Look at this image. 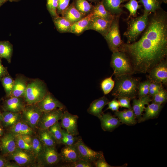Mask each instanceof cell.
<instances>
[{"label":"cell","mask_w":167,"mask_h":167,"mask_svg":"<svg viewBox=\"0 0 167 167\" xmlns=\"http://www.w3.org/2000/svg\"><path fill=\"white\" fill-rule=\"evenodd\" d=\"M77 148L79 160H84L93 164L100 157L104 156L101 151H96L87 146L79 137L75 144Z\"/></svg>","instance_id":"30bf717a"},{"label":"cell","mask_w":167,"mask_h":167,"mask_svg":"<svg viewBox=\"0 0 167 167\" xmlns=\"http://www.w3.org/2000/svg\"><path fill=\"white\" fill-rule=\"evenodd\" d=\"M53 19V22L57 30L60 33L70 32L73 24L67 19L59 15Z\"/></svg>","instance_id":"d6a6232c"},{"label":"cell","mask_w":167,"mask_h":167,"mask_svg":"<svg viewBox=\"0 0 167 167\" xmlns=\"http://www.w3.org/2000/svg\"><path fill=\"white\" fill-rule=\"evenodd\" d=\"M79 137L77 138L72 139H67L62 138L61 141V144H62L65 146H71L75 144L77 142Z\"/></svg>","instance_id":"f907efd6"},{"label":"cell","mask_w":167,"mask_h":167,"mask_svg":"<svg viewBox=\"0 0 167 167\" xmlns=\"http://www.w3.org/2000/svg\"><path fill=\"white\" fill-rule=\"evenodd\" d=\"M2 113L3 119L0 124L4 128H8L21 120V112L15 113L4 111Z\"/></svg>","instance_id":"484cf974"},{"label":"cell","mask_w":167,"mask_h":167,"mask_svg":"<svg viewBox=\"0 0 167 167\" xmlns=\"http://www.w3.org/2000/svg\"><path fill=\"white\" fill-rule=\"evenodd\" d=\"M90 1H92V2H95L97 0H88Z\"/></svg>","instance_id":"be15d7a7"},{"label":"cell","mask_w":167,"mask_h":167,"mask_svg":"<svg viewBox=\"0 0 167 167\" xmlns=\"http://www.w3.org/2000/svg\"><path fill=\"white\" fill-rule=\"evenodd\" d=\"M36 104L43 112H48L57 109L63 110L65 108L62 103L49 92Z\"/></svg>","instance_id":"5bb4252c"},{"label":"cell","mask_w":167,"mask_h":167,"mask_svg":"<svg viewBox=\"0 0 167 167\" xmlns=\"http://www.w3.org/2000/svg\"><path fill=\"white\" fill-rule=\"evenodd\" d=\"M101 126L105 131H112L121 124L118 118L113 116L110 113H103L100 117Z\"/></svg>","instance_id":"d6986e66"},{"label":"cell","mask_w":167,"mask_h":167,"mask_svg":"<svg viewBox=\"0 0 167 167\" xmlns=\"http://www.w3.org/2000/svg\"><path fill=\"white\" fill-rule=\"evenodd\" d=\"M26 79L18 77L14 80L13 85L11 96L24 98L27 84Z\"/></svg>","instance_id":"cb8c5ba5"},{"label":"cell","mask_w":167,"mask_h":167,"mask_svg":"<svg viewBox=\"0 0 167 167\" xmlns=\"http://www.w3.org/2000/svg\"><path fill=\"white\" fill-rule=\"evenodd\" d=\"M24 102L23 97L10 96L4 101L2 107L4 111L20 113L25 106Z\"/></svg>","instance_id":"9a60e30c"},{"label":"cell","mask_w":167,"mask_h":167,"mask_svg":"<svg viewBox=\"0 0 167 167\" xmlns=\"http://www.w3.org/2000/svg\"><path fill=\"white\" fill-rule=\"evenodd\" d=\"M137 41L123 43L120 51L129 57L135 72L146 73L167 55V17L161 9L154 13Z\"/></svg>","instance_id":"6da1fadb"},{"label":"cell","mask_w":167,"mask_h":167,"mask_svg":"<svg viewBox=\"0 0 167 167\" xmlns=\"http://www.w3.org/2000/svg\"><path fill=\"white\" fill-rule=\"evenodd\" d=\"M114 114L122 123L131 126L134 125L137 123L132 109L115 111Z\"/></svg>","instance_id":"d4e9b609"},{"label":"cell","mask_w":167,"mask_h":167,"mask_svg":"<svg viewBox=\"0 0 167 167\" xmlns=\"http://www.w3.org/2000/svg\"><path fill=\"white\" fill-rule=\"evenodd\" d=\"M2 85L6 93V97L11 96L13 85L14 80L8 74L3 76L1 80Z\"/></svg>","instance_id":"8d00e7d4"},{"label":"cell","mask_w":167,"mask_h":167,"mask_svg":"<svg viewBox=\"0 0 167 167\" xmlns=\"http://www.w3.org/2000/svg\"><path fill=\"white\" fill-rule=\"evenodd\" d=\"M109 101V100L105 96L95 100L91 104L88 109V112L99 118L104 113L103 109Z\"/></svg>","instance_id":"44dd1931"},{"label":"cell","mask_w":167,"mask_h":167,"mask_svg":"<svg viewBox=\"0 0 167 167\" xmlns=\"http://www.w3.org/2000/svg\"><path fill=\"white\" fill-rule=\"evenodd\" d=\"M6 1H9L10 2H19L21 0H6Z\"/></svg>","instance_id":"94428289"},{"label":"cell","mask_w":167,"mask_h":167,"mask_svg":"<svg viewBox=\"0 0 167 167\" xmlns=\"http://www.w3.org/2000/svg\"><path fill=\"white\" fill-rule=\"evenodd\" d=\"M152 97V102L158 104L162 105L167 101V91L162 87L160 89L158 92Z\"/></svg>","instance_id":"60d3db41"},{"label":"cell","mask_w":167,"mask_h":167,"mask_svg":"<svg viewBox=\"0 0 167 167\" xmlns=\"http://www.w3.org/2000/svg\"><path fill=\"white\" fill-rule=\"evenodd\" d=\"M5 156L8 161H14L20 167H37L36 158L28 150L17 147L13 152Z\"/></svg>","instance_id":"8992f818"},{"label":"cell","mask_w":167,"mask_h":167,"mask_svg":"<svg viewBox=\"0 0 167 167\" xmlns=\"http://www.w3.org/2000/svg\"><path fill=\"white\" fill-rule=\"evenodd\" d=\"M119 16H115L112 22L109 30L104 37L109 49L113 52L120 51L123 43L120 33Z\"/></svg>","instance_id":"52a82bcc"},{"label":"cell","mask_w":167,"mask_h":167,"mask_svg":"<svg viewBox=\"0 0 167 167\" xmlns=\"http://www.w3.org/2000/svg\"><path fill=\"white\" fill-rule=\"evenodd\" d=\"M9 162L5 156L0 155V167H7Z\"/></svg>","instance_id":"db71d44e"},{"label":"cell","mask_w":167,"mask_h":167,"mask_svg":"<svg viewBox=\"0 0 167 167\" xmlns=\"http://www.w3.org/2000/svg\"><path fill=\"white\" fill-rule=\"evenodd\" d=\"M19 136L27 143L31 144L33 135H23Z\"/></svg>","instance_id":"9f6ffc18"},{"label":"cell","mask_w":167,"mask_h":167,"mask_svg":"<svg viewBox=\"0 0 167 167\" xmlns=\"http://www.w3.org/2000/svg\"><path fill=\"white\" fill-rule=\"evenodd\" d=\"M15 136V142L17 148L22 149L28 150L32 152L31 144L27 143L19 135Z\"/></svg>","instance_id":"ee69618b"},{"label":"cell","mask_w":167,"mask_h":167,"mask_svg":"<svg viewBox=\"0 0 167 167\" xmlns=\"http://www.w3.org/2000/svg\"><path fill=\"white\" fill-rule=\"evenodd\" d=\"M112 76L105 79L101 83V88L105 95L110 93L113 88L115 81L112 79Z\"/></svg>","instance_id":"f35d334b"},{"label":"cell","mask_w":167,"mask_h":167,"mask_svg":"<svg viewBox=\"0 0 167 167\" xmlns=\"http://www.w3.org/2000/svg\"><path fill=\"white\" fill-rule=\"evenodd\" d=\"M37 136L45 146L49 147H56L57 144L56 141L48 129H38Z\"/></svg>","instance_id":"4dcf8cb0"},{"label":"cell","mask_w":167,"mask_h":167,"mask_svg":"<svg viewBox=\"0 0 167 167\" xmlns=\"http://www.w3.org/2000/svg\"><path fill=\"white\" fill-rule=\"evenodd\" d=\"M149 79L151 81L166 84L167 63L165 60L153 67L149 72Z\"/></svg>","instance_id":"7c38bea8"},{"label":"cell","mask_w":167,"mask_h":167,"mask_svg":"<svg viewBox=\"0 0 167 167\" xmlns=\"http://www.w3.org/2000/svg\"><path fill=\"white\" fill-rule=\"evenodd\" d=\"M93 164L96 167H113L109 164L104 157V156L100 157L94 162Z\"/></svg>","instance_id":"c3c4849f"},{"label":"cell","mask_w":167,"mask_h":167,"mask_svg":"<svg viewBox=\"0 0 167 167\" xmlns=\"http://www.w3.org/2000/svg\"><path fill=\"white\" fill-rule=\"evenodd\" d=\"M112 22L99 17H93L88 30L91 29L95 30L105 37L110 29Z\"/></svg>","instance_id":"e0dca14e"},{"label":"cell","mask_w":167,"mask_h":167,"mask_svg":"<svg viewBox=\"0 0 167 167\" xmlns=\"http://www.w3.org/2000/svg\"><path fill=\"white\" fill-rule=\"evenodd\" d=\"M6 2V0H0V7Z\"/></svg>","instance_id":"680465c9"},{"label":"cell","mask_w":167,"mask_h":167,"mask_svg":"<svg viewBox=\"0 0 167 167\" xmlns=\"http://www.w3.org/2000/svg\"><path fill=\"white\" fill-rule=\"evenodd\" d=\"M162 107L161 105L153 102L151 104L148 105L145 108V112L143 114L140 122L156 118L160 112Z\"/></svg>","instance_id":"4316f807"},{"label":"cell","mask_w":167,"mask_h":167,"mask_svg":"<svg viewBox=\"0 0 167 167\" xmlns=\"http://www.w3.org/2000/svg\"><path fill=\"white\" fill-rule=\"evenodd\" d=\"M1 58H0V80L4 75L8 74L6 69L4 67L2 63Z\"/></svg>","instance_id":"11a10c76"},{"label":"cell","mask_w":167,"mask_h":167,"mask_svg":"<svg viewBox=\"0 0 167 167\" xmlns=\"http://www.w3.org/2000/svg\"><path fill=\"white\" fill-rule=\"evenodd\" d=\"M62 15L72 24L86 16L80 12L75 8L73 2L69 5L63 12Z\"/></svg>","instance_id":"83f0119b"},{"label":"cell","mask_w":167,"mask_h":167,"mask_svg":"<svg viewBox=\"0 0 167 167\" xmlns=\"http://www.w3.org/2000/svg\"><path fill=\"white\" fill-rule=\"evenodd\" d=\"M63 110L57 109L49 111L43 112L37 126V129H47L60 120Z\"/></svg>","instance_id":"8fae6325"},{"label":"cell","mask_w":167,"mask_h":167,"mask_svg":"<svg viewBox=\"0 0 167 167\" xmlns=\"http://www.w3.org/2000/svg\"><path fill=\"white\" fill-rule=\"evenodd\" d=\"M107 104L108 107L107 109H110L113 111H118L120 107L118 100H117L115 98L111 101H109Z\"/></svg>","instance_id":"681fc988"},{"label":"cell","mask_w":167,"mask_h":167,"mask_svg":"<svg viewBox=\"0 0 167 167\" xmlns=\"http://www.w3.org/2000/svg\"><path fill=\"white\" fill-rule=\"evenodd\" d=\"M78 118L77 115L72 114L67 111H64L61 119L62 127L72 135H78L79 134L77 125Z\"/></svg>","instance_id":"4fadbf2b"},{"label":"cell","mask_w":167,"mask_h":167,"mask_svg":"<svg viewBox=\"0 0 167 167\" xmlns=\"http://www.w3.org/2000/svg\"><path fill=\"white\" fill-rule=\"evenodd\" d=\"M1 151L0 143V151Z\"/></svg>","instance_id":"03108f58"},{"label":"cell","mask_w":167,"mask_h":167,"mask_svg":"<svg viewBox=\"0 0 167 167\" xmlns=\"http://www.w3.org/2000/svg\"><path fill=\"white\" fill-rule=\"evenodd\" d=\"M162 2H164L165 3H167V0H161Z\"/></svg>","instance_id":"6125c7cd"},{"label":"cell","mask_w":167,"mask_h":167,"mask_svg":"<svg viewBox=\"0 0 167 167\" xmlns=\"http://www.w3.org/2000/svg\"><path fill=\"white\" fill-rule=\"evenodd\" d=\"M144 7V13L150 15L161 8L162 1L160 0H139Z\"/></svg>","instance_id":"1f68e13d"},{"label":"cell","mask_w":167,"mask_h":167,"mask_svg":"<svg viewBox=\"0 0 167 167\" xmlns=\"http://www.w3.org/2000/svg\"><path fill=\"white\" fill-rule=\"evenodd\" d=\"M31 144L32 153L36 159L43 151L44 145L40 141L37 135L33 136Z\"/></svg>","instance_id":"d590c367"},{"label":"cell","mask_w":167,"mask_h":167,"mask_svg":"<svg viewBox=\"0 0 167 167\" xmlns=\"http://www.w3.org/2000/svg\"><path fill=\"white\" fill-rule=\"evenodd\" d=\"M118 99L120 107H124L129 109H132L130 103L131 99L130 98L126 97H122Z\"/></svg>","instance_id":"7dc6e473"},{"label":"cell","mask_w":167,"mask_h":167,"mask_svg":"<svg viewBox=\"0 0 167 167\" xmlns=\"http://www.w3.org/2000/svg\"><path fill=\"white\" fill-rule=\"evenodd\" d=\"M48 92L44 82L36 79L27 84L24 99L26 105L36 104Z\"/></svg>","instance_id":"277c9868"},{"label":"cell","mask_w":167,"mask_h":167,"mask_svg":"<svg viewBox=\"0 0 167 167\" xmlns=\"http://www.w3.org/2000/svg\"><path fill=\"white\" fill-rule=\"evenodd\" d=\"M73 3L75 8L85 15L91 13L93 8V6L87 0H75Z\"/></svg>","instance_id":"e575fe53"},{"label":"cell","mask_w":167,"mask_h":167,"mask_svg":"<svg viewBox=\"0 0 167 167\" xmlns=\"http://www.w3.org/2000/svg\"><path fill=\"white\" fill-rule=\"evenodd\" d=\"M112 94L115 98L126 97L131 100L135 98L138 93L139 81L131 75H125L115 77Z\"/></svg>","instance_id":"7a4b0ae2"},{"label":"cell","mask_w":167,"mask_h":167,"mask_svg":"<svg viewBox=\"0 0 167 167\" xmlns=\"http://www.w3.org/2000/svg\"><path fill=\"white\" fill-rule=\"evenodd\" d=\"M8 129V132L15 136L23 135H34L36 133L35 130L31 128L21 120Z\"/></svg>","instance_id":"7402d4cb"},{"label":"cell","mask_w":167,"mask_h":167,"mask_svg":"<svg viewBox=\"0 0 167 167\" xmlns=\"http://www.w3.org/2000/svg\"><path fill=\"white\" fill-rule=\"evenodd\" d=\"M162 87V84L151 81L149 85V90L151 89L160 90Z\"/></svg>","instance_id":"f5cc1de1"},{"label":"cell","mask_w":167,"mask_h":167,"mask_svg":"<svg viewBox=\"0 0 167 167\" xmlns=\"http://www.w3.org/2000/svg\"><path fill=\"white\" fill-rule=\"evenodd\" d=\"M37 104L25 105L21 112V120L35 130L43 113Z\"/></svg>","instance_id":"9c48e42d"},{"label":"cell","mask_w":167,"mask_h":167,"mask_svg":"<svg viewBox=\"0 0 167 167\" xmlns=\"http://www.w3.org/2000/svg\"><path fill=\"white\" fill-rule=\"evenodd\" d=\"M148 14H143L133 18L128 23V27L124 35L127 39V43L135 41L139 36L146 28L148 22Z\"/></svg>","instance_id":"5b68a950"},{"label":"cell","mask_w":167,"mask_h":167,"mask_svg":"<svg viewBox=\"0 0 167 167\" xmlns=\"http://www.w3.org/2000/svg\"><path fill=\"white\" fill-rule=\"evenodd\" d=\"M37 167L52 166L58 164L61 158L55 147L44 146L43 152L36 159Z\"/></svg>","instance_id":"ba28073f"},{"label":"cell","mask_w":167,"mask_h":167,"mask_svg":"<svg viewBox=\"0 0 167 167\" xmlns=\"http://www.w3.org/2000/svg\"><path fill=\"white\" fill-rule=\"evenodd\" d=\"M61 160L67 163L75 162L79 160V153L75 144L65 146L60 153Z\"/></svg>","instance_id":"ffe728a7"},{"label":"cell","mask_w":167,"mask_h":167,"mask_svg":"<svg viewBox=\"0 0 167 167\" xmlns=\"http://www.w3.org/2000/svg\"><path fill=\"white\" fill-rule=\"evenodd\" d=\"M125 2L128 1V0H124Z\"/></svg>","instance_id":"e7e4bbea"},{"label":"cell","mask_w":167,"mask_h":167,"mask_svg":"<svg viewBox=\"0 0 167 167\" xmlns=\"http://www.w3.org/2000/svg\"><path fill=\"white\" fill-rule=\"evenodd\" d=\"M152 101V99L148 95L139 97L138 99H133L132 109L138 122H140L145 105Z\"/></svg>","instance_id":"ac0fdd59"},{"label":"cell","mask_w":167,"mask_h":167,"mask_svg":"<svg viewBox=\"0 0 167 167\" xmlns=\"http://www.w3.org/2000/svg\"><path fill=\"white\" fill-rule=\"evenodd\" d=\"M71 0H58L57 13L59 15H61L69 6Z\"/></svg>","instance_id":"bcb514c9"},{"label":"cell","mask_w":167,"mask_h":167,"mask_svg":"<svg viewBox=\"0 0 167 167\" xmlns=\"http://www.w3.org/2000/svg\"><path fill=\"white\" fill-rule=\"evenodd\" d=\"M4 128L0 124V138L3 135L4 133Z\"/></svg>","instance_id":"6f0895ef"},{"label":"cell","mask_w":167,"mask_h":167,"mask_svg":"<svg viewBox=\"0 0 167 167\" xmlns=\"http://www.w3.org/2000/svg\"><path fill=\"white\" fill-rule=\"evenodd\" d=\"M93 17V14L91 12L73 24L71 26L70 32L78 35L82 33L84 31L88 30Z\"/></svg>","instance_id":"603a6c76"},{"label":"cell","mask_w":167,"mask_h":167,"mask_svg":"<svg viewBox=\"0 0 167 167\" xmlns=\"http://www.w3.org/2000/svg\"><path fill=\"white\" fill-rule=\"evenodd\" d=\"M13 51V45L8 41H0V58L11 62Z\"/></svg>","instance_id":"836d02e7"},{"label":"cell","mask_w":167,"mask_h":167,"mask_svg":"<svg viewBox=\"0 0 167 167\" xmlns=\"http://www.w3.org/2000/svg\"><path fill=\"white\" fill-rule=\"evenodd\" d=\"M58 0H46V7L51 16L54 18L58 16L57 13Z\"/></svg>","instance_id":"b9f144b4"},{"label":"cell","mask_w":167,"mask_h":167,"mask_svg":"<svg viewBox=\"0 0 167 167\" xmlns=\"http://www.w3.org/2000/svg\"><path fill=\"white\" fill-rule=\"evenodd\" d=\"M110 66L115 77L135 73L131 61L126 54L121 51L113 52Z\"/></svg>","instance_id":"3957f363"},{"label":"cell","mask_w":167,"mask_h":167,"mask_svg":"<svg viewBox=\"0 0 167 167\" xmlns=\"http://www.w3.org/2000/svg\"><path fill=\"white\" fill-rule=\"evenodd\" d=\"M62 138L67 139H76L78 137L74 135L70 134L65 129H62Z\"/></svg>","instance_id":"816d5d0a"},{"label":"cell","mask_w":167,"mask_h":167,"mask_svg":"<svg viewBox=\"0 0 167 167\" xmlns=\"http://www.w3.org/2000/svg\"><path fill=\"white\" fill-rule=\"evenodd\" d=\"M137 0H129V1L124 5L123 7L126 8L129 11L130 15L128 19L131 16L136 15L137 10L141 7V5L138 4Z\"/></svg>","instance_id":"ab89813d"},{"label":"cell","mask_w":167,"mask_h":167,"mask_svg":"<svg viewBox=\"0 0 167 167\" xmlns=\"http://www.w3.org/2000/svg\"><path fill=\"white\" fill-rule=\"evenodd\" d=\"M61 127V123L58 122L48 128L58 144H61L62 137Z\"/></svg>","instance_id":"74e56055"},{"label":"cell","mask_w":167,"mask_h":167,"mask_svg":"<svg viewBox=\"0 0 167 167\" xmlns=\"http://www.w3.org/2000/svg\"><path fill=\"white\" fill-rule=\"evenodd\" d=\"M150 80L148 79L139 83L138 88V93L139 97L148 95Z\"/></svg>","instance_id":"7bdbcfd3"},{"label":"cell","mask_w":167,"mask_h":167,"mask_svg":"<svg viewBox=\"0 0 167 167\" xmlns=\"http://www.w3.org/2000/svg\"><path fill=\"white\" fill-rule=\"evenodd\" d=\"M92 12L93 17H99L109 21H112L116 16L112 15L105 9L102 1L98 2L93 6Z\"/></svg>","instance_id":"f546056e"},{"label":"cell","mask_w":167,"mask_h":167,"mask_svg":"<svg viewBox=\"0 0 167 167\" xmlns=\"http://www.w3.org/2000/svg\"><path fill=\"white\" fill-rule=\"evenodd\" d=\"M105 9L115 16H120L123 11L121 4L125 1L124 0H102Z\"/></svg>","instance_id":"f1b7e54d"},{"label":"cell","mask_w":167,"mask_h":167,"mask_svg":"<svg viewBox=\"0 0 167 167\" xmlns=\"http://www.w3.org/2000/svg\"><path fill=\"white\" fill-rule=\"evenodd\" d=\"M1 151L6 156L13 152L17 148L15 136L9 132L4 134L0 138Z\"/></svg>","instance_id":"2e32d148"},{"label":"cell","mask_w":167,"mask_h":167,"mask_svg":"<svg viewBox=\"0 0 167 167\" xmlns=\"http://www.w3.org/2000/svg\"><path fill=\"white\" fill-rule=\"evenodd\" d=\"M3 119V116L2 113L0 112V123L2 121Z\"/></svg>","instance_id":"91938a15"},{"label":"cell","mask_w":167,"mask_h":167,"mask_svg":"<svg viewBox=\"0 0 167 167\" xmlns=\"http://www.w3.org/2000/svg\"><path fill=\"white\" fill-rule=\"evenodd\" d=\"M63 167H92L93 166V164L87 161L79 160L75 162L68 163Z\"/></svg>","instance_id":"f6af8a7d"}]
</instances>
